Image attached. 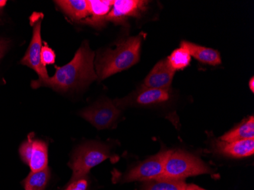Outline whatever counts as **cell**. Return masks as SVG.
Segmentation results:
<instances>
[{"instance_id": "cell-14", "label": "cell", "mask_w": 254, "mask_h": 190, "mask_svg": "<svg viewBox=\"0 0 254 190\" xmlns=\"http://www.w3.org/2000/svg\"><path fill=\"white\" fill-rule=\"evenodd\" d=\"M181 47L188 50L191 57H193L202 63L211 65H220V54L215 50L202 47L188 41H182Z\"/></svg>"}, {"instance_id": "cell-9", "label": "cell", "mask_w": 254, "mask_h": 190, "mask_svg": "<svg viewBox=\"0 0 254 190\" xmlns=\"http://www.w3.org/2000/svg\"><path fill=\"white\" fill-rule=\"evenodd\" d=\"M169 99L168 89H155L143 87L124 99L114 101L118 108L128 105L150 106Z\"/></svg>"}, {"instance_id": "cell-25", "label": "cell", "mask_w": 254, "mask_h": 190, "mask_svg": "<svg viewBox=\"0 0 254 190\" xmlns=\"http://www.w3.org/2000/svg\"><path fill=\"white\" fill-rule=\"evenodd\" d=\"M5 4H6V1H5V0H0V10L5 6Z\"/></svg>"}, {"instance_id": "cell-1", "label": "cell", "mask_w": 254, "mask_h": 190, "mask_svg": "<svg viewBox=\"0 0 254 190\" xmlns=\"http://www.w3.org/2000/svg\"><path fill=\"white\" fill-rule=\"evenodd\" d=\"M94 59L95 53L90 50L88 44H82L70 62L57 67L54 76L33 81L31 86L33 88L48 87L62 92L86 87L98 78L94 69Z\"/></svg>"}, {"instance_id": "cell-22", "label": "cell", "mask_w": 254, "mask_h": 190, "mask_svg": "<svg viewBox=\"0 0 254 190\" xmlns=\"http://www.w3.org/2000/svg\"><path fill=\"white\" fill-rule=\"evenodd\" d=\"M206 190L204 189L201 188V187H198L195 184H187L185 190Z\"/></svg>"}, {"instance_id": "cell-11", "label": "cell", "mask_w": 254, "mask_h": 190, "mask_svg": "<svg viewBox=\"0 0 254 190\" xmlns=\"http://www.w3.org/2000/svg\"><path fill=\"white\" fill-rule=\"evenodd\" d=\"M175 71L167 60L158 62L144 81V87L155 89H168L172 82Z\"/></svg>"}, {"instance_id": "cell-19", "label": "cell", "mask_w": 254, "mask_h": 190, "mask_svg": "<svg viewBox=\"0 0 254 190\" xmlns=\"http://www.w3.org/2000/svg\"><path fill=\"white\" fill-rule=\"evenodd\" d=\"M167 61L170 66L175 71L184 69L189 65L191 61V56L188 50L181 47L178 49L175 50L171 56L168 57Z\"/></svg>"}, {"instance_id": "cell-15", "label": "cell", "mask_w": 254, "mask_h": 190, "mask_svg": "<svg viewBox=\"0 0 254 190\" xmlns=\"http://www.w3.org/2000/svg\"><path fill=\"white\" fill-rule=\"evenodd\" d=\"M56 3L74 21H80L88 17V1L85 0H62L56 1Z\"/></svg>"}, {"instance_id": "cell-12", "label": "cell", "mask_w": 254, "mask_h": 190, "mask_svg": "<svg viewBox=\"0 0 254 190\" xmlns=\"http://www.w3.org/2000/svg\"><path fill=\"white\" fill-rule=\"evenodd\" d=\"M215 149L217 152L234 158L252 156L254 154V138L235 141H217Z\"/></svg>"}, {"instance_id": "cell-17", "label": "cell", "mask_w": 254, "mask_h": 190, "mask_svg": "<svg viewBox=\"0 0 254 190\" xmlns=\"http://www.w3.org/2000/svg\"><path fill=\"white\" fill-rule=\"evenodd\" d=\"M51 178L49 168L31 172L25 178L23 185L25 190H45Z\"/></svg>"}, {"instance_id": "cell-16", "label": "cell", "mask_w": 254, "mask_h": 190, "mask_svg": "<svg viewBox=\"0 0 254 190\" xmlns=\"http://www.w3.org/2000/svg\"><path fill=\"white\" fill-rule=\"evenodd\" d=\"M254 138V118L253 116L222 135L221 141H235Z\"/></svg>"}, {"instance_id": "cell-7", "label": "cell", "mask_w": 254, "mask_h": 190, "mask_svg": "<svg viewBox=\"0 0 254 190\" xmlns=\"http://www.w3.org/2000/svg\"><path fill=\"white\" fill-rule=\"evenodd\" d=\"M19 154L23 162L28 164L31 172L41 171L48 167V146L45 141L34 139L30 134L26 141L19 147Z\"/></svg>"}, {"instance_id": "cell-2", "label": "cell", "mask_w": 254, "mask_h": 190, "mask_svg": "<svg viewBox=\"0 0 254 190\" xmlns=\"http://www.w3.org/2000/svg\"><path fill=\"white\" fill-rule=\"evenodd\" d=\"M142 40L141 34L127 38L118 44L116 49L100 54L95 63L98 78L105 79L136 64L140 57Z\"/></svg>"}, {"instance_id": "cell-13", "label": "cell", "mask_w": 254, "mask_h": 190, "mask_svg": "<svg viewBox=\"0 0 254 190\" xmlns=\"http://www.w3.org/2000/svg\"><path fill=\"white\" fill-rule=\"evenodd\" d=\"M114 2L110 0H88V17L85 18V22L95 28L104 26Z\"/></svg>"}, {"instance_id": "cell-5", "label": "cell", "mask_w": 254, "mask_h": 190, "mask_svg": "<svg viewBox=\"0 0 254 190\" xmlns=\"http://www.w3.org/2000/svg\"><path fill=\"white\" fill-rule=\"evenodd\" d=\"M171 152L172 150H162L155 156L142 161L127 171L124 177H121V182L124 184L135 181L145 182L155 179L163 172Z\"/></svg>"}, {"instance_id": "cell-18", "label": "cell", "mask_w": 254, "mask_h": 190, "mask_svg": "<svg viewBox=\"0 0 254 190\" xmlns=\"http://www.w3.org/2000/svg\"><path fill=\"white\" fill-rule=\"evenodd\" d=\"M186 185L184 181L151 180L145 181L140 190H184Z\"/></svg>"}, {"instance_id": "cell-24", "label": "cell", "mask_w": 254, "mask_h": 190, "mask_svg": "<svg viewBox=\"0 0 254 190\" xmlns=\"http://www.w3.org/2000/svg\"><path fill=\"white\" fill-rule=\"evenodd\" d=\"M249 87H250V89L251 90V91H252V92H254V77H252V78H251V79L250 80Z\"/></svg>"}, {"instance_id": "cell-20", "label": "cell", "mask_w": 254, "mask_h": 190, "mask_svg": "<svg viewBox=\"0 0 254 190\" xmlns=\"http://www.w3.org/2000/svg\"><path fill=\"white\" fill-rule=\"evenodd\" d=\"M41 61L43 65H52L55 63L56 54L49 46H43L41 53Z\"/></svg>"}, {"instance_id": "cell-21", "label": "cell", "mask_w": 254, "mask_h": 190, "mask_svg": "<svg viewBox=\"0 0 254 190\" xmlns=\"http://www.w3.org/2000/svg\"><path fill=\"white\" fill-rule=\"evenodd\" d=\"M89 183L87 177H82L80 179L70 181L64 190H88Z\"/></svg>"}, {"instance_id": "cell-4", "label": "cell", "mask_w": 254, "mask_h": 190, "mask_svg": "<svg viewBox=\"0 0 254 190\" xmlns=\"http://www.w3.org/2000/svg\"><path fill=\"white\" fill-rule=\"evenodd\" d=\"M110 156V148L105 144L91 141L80 145L68 164L72 171L71 181L86 177L92 168Z\"/></svg>"}, {"instance_id": "cell-8", "label": "cell", "mask_w": 254, "mask_h": 190, "mask_svg": "<svg viewBox=\"0 0 254 190\" xmlns=\"http://www.w3.org/2000/svg\"><path fill=\"white\" fill-rule=\"evenodd\" d=\"M42 47L41 20L40 19L34 24L31 43L28 49L27 50L26 54L21 61V64L32 68L38 74L39 80H44L49 78L47 68L41 63V53Z\"/></svg>"}, {"instance_id": "cell-3", "label": "cell", "mask_w": 254, "mask_h": 190, "mask_svg": "<svg viewBox=\"0 0 254 190\" xmlns=\"http://www.w3.org/2000/svg\"><path fill=\"white\" fill-rule=\"evenodd\" d=\"M209 166L193 154L182 150L172 151L161 175L154 180L184 181L187 177L212 174Z\"/></svg>"}, {"instance_id": "cell-10", "label": "cell", "mask_w": 254, "mask_h": 190, "mask_svg": "<svg viewBox=\"0 0 254 190\" xmlns=\"http://www.w3.org/2000/svg\"><path fill=\"white\" fill-rule=\"evenodd\" d=\"M148 2L140 0H117L114 1L107 21L115 24L123 23L129 17H138L146 8Z\"/></svg>"}, {"instance_id": "cell-6", "label": "cell", "mask_w": 254, "mask_h": 190, "mask_svg": "<svg viewBox=\"0 0 254 190\" xmlns=\"http://www.w3.org/2000/svg\"><path fill=\"white\" fill-rule=\"evenodd\" d=\"M121 114V110L114 102L105 100L84 109L79 115L98 130H102L111 128L116 124Z\"/></svg>"}, {"instance_id": "cell-23", "label": "cell", "mask_w": 254, "mask_h": 190, "mask_svg": "<svg viewBox=\"0 0 254 190\" xmlns=\"http://www.w3.org/2000/svg\"><path fill=\"white\" fill-rule=\"evenodd\" d=\"M6 46L7 44L5 41L0 40V58L3 55L4 52H5V49H6Z\"/></svg>"}]
</instances>
